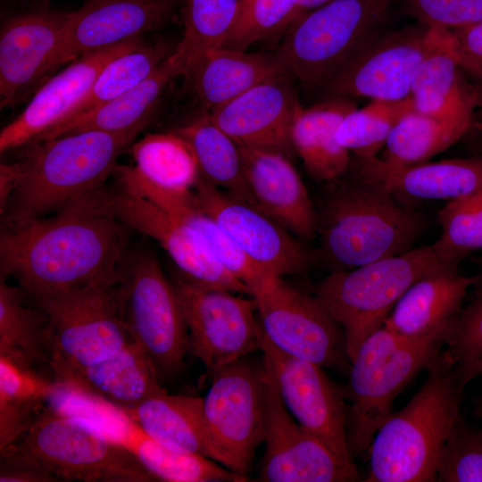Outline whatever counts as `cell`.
Listing matches in <instances>:
<instances>
[{
  "label": "cell",
  "mask_w": 482,
  "mask_h": 482,
  "mask_svg": "<svg viewBox=\"0 0 482 482\" xmlns=\"http://www.w3.org/2000/svg\"><path fill=\"white\" fill-rule=\"evenodd\" d=\"M105 190L53 215L3 222L1 276L32 299L116 282L129 229L108 209Z\"/></svg>",
  "instance_id": "cell-1"
},
{
  "label": "cell",
  "mask_w": 482,
  "mask_h": 482,
  "mask_svg": "<svg viewBox=\"0 0 482 482\" xmlns=\"http://www.w3.org/2000/svg\"><path fill=\"white\" fill-rule=\"evenodd\" d=\"M327 182L317 212L320 253L333 270L356 268L412 248L427 226L413 206L348 170Z\"/></svg>",
  "instance_id": "cell-2"
},
{
  "label": "cell",
  "mask_w": 482,
  "mask_h": 482,
  "mask_svg": "<svg viewBox=\"0 0 482 482\" xmlns=\"http://www.w3.org/2000/svg\"><path fill=\"white\" fill-rule=\"evenodd\" d=\"M143 129L84 130L29 145L16 162L18 180L2 221L47 216L99 194L120 155Z\"/></svg>",
  "instance_id": "cell-3"
},
{
  "label": "cell",
  "mask_w": 482,
  "mask_h": 482,
  "mask_svg": "<svg viewBox=\"0 0 482 482\" xmlns=\"http://www.w3.org/2000/svg\"><path fill=\"white\" fill-rule=\"evenodd\" d=\"M426 370L421 387L376 433L365 482H436L439 459L461 416L467 384L443 350Z\"/></svg>",
  "instance_id": "cell-4"
},
{
  "label": "cell",
  "mask_w": 482,
  "mask_h": 482,
  "mask_svg": "<svg viewBox=\"0 0 482 482\" xmlns=\"http://www.w3.org/2000/svg\"><path fill=\"white\" fill-rule=\"evenodd\" d=\"M2 457L37 466L58 481H155L137 457L91 420L49 408L37 414Z\"/></svg>",
  "instance_id": "cell-5"
},
{
  "label": "cell",
  "mask_w": 482,
  "mask_h": 482,
  "mask_svg": "<svg viewBox=\"0 0 482 482\" xmlns=\"http://www.w3.org/2000/svg\"><path fill=\"white\" fill-rule=\"evenodd\" d=\"M449 330L406 338L382 326L362 342L349 368L347 439L352 456L369 458L395 397L442 352Z\"/></svg>",
  "instance_id": "cell-6"
},
{
  "label": "cell",
  "mask_w": 482,
  "mask_h": 482,
  "mask_svg": "<svg viewBox=\"0 0 482 482\" xmlns=\"http://www.w3.org/2000/svg\"><path fill=\"white\" fill-rule=\"evenodd\" d=\"M395 1L328 0L289 26L277 54L306 92H320L353 54L384 31Z\"/></svg>",
  "instance_id": "cell-7"
},
{
  "label": "cell",
  "mask_w": 482,
  "mask_h": 482,
  "mask_svg": "<svg viewBox=\"0 0 482 482\" xmlns=\"http://www.w3.org/2000/svg\"><path fill=\"white\" fill-rule=\"evenodd\" d=\"M445 263L433 244L348 270H333L315 295L343 331L351 362L419 278Z\"/></svg>",
  "instance_id": "cell-8"
},
{
  "label": "cell",
  "mask_w": 482,
  "mask_h": 482,
  "mask_svg": "<svg viewBox=\"0 0 482 482\" xmlns=\"http://www.w3.org/2000/svg\"><path fill=\"white\" fill-rule=\"evenodd\" d=\"M114 294L128 331L160 378L180 372L189 352L188 329L173 283L157 258L148 251L128 252Z\"/></svg>",
  "instance_id": "cell-9"
},
{
  "label": "cell",
  "mask_w": 482,
  "mask_h": 482,
  "mask_svg": "<svg viewBox=\"0 0 482 482\" xmlns=\"http://www.w3.org/2000/svg\"><path fill=\"white\" fill-rule=\"evenodd\" d=\"M116 282L33 299L48 319L49 369L54 377L98 363L133 341L120 315Z\"/></svg>",
  "instance_id": "cell-10"
},
{
  "label": "cell",
  "mask_w": 482,
  "mask_h": 482,
  "mask_svg": "<svg viewBox=\"0 0 482 482\" xmlns=\"http://www.w3.org/2000/svg\"><path fill=\"white\" fill-rule=\"evenodd\" d=\"M212 378L203 409L208 457L247 477L265 437L264 365L242 358Z\"/></svg>",
  "instance_id": "cell-11"
},
{
  "label": "cell",
  "mask_w": 482,
  "mask_h": 482,
  "mask_svg": "<svg viewBox=\"0 0 482 482\" xmlns=\"http://www.w3.org/2000/svg\"><path fill=\"white\" fill-rule=\"evenodd\" d=\"M251 297L262 334L278 350L322 368L349 371L343 331L315 295L274 276Z\"/></svg>",
  "instance_id": "cell-12"
},
{
  "label": "cell",
  "mask_w": 482,
  "mask_h": 482,
  "mask_svg": "<svg viewBox=\"0 0 482 482\" xmlns=\"http://www.w3.org/2000/svg\"><path fill=\"white\" fill-rule=\"evenodd\" d=\"M171 281L187 326L189 352L210 376L260 350L261 327L253 297L197 287L177 271Z\"/></svg>",
  "instance_id": "cell-13"
},
{
  "label": "cell",
  "mask_w": 482,
  "mask_h": 482,
  "mask_svg": "<svg viewBox=\"0 0 482 482\" xmlns=\"http://www.w3.org/2000/svg\"><path fill=\"white\" fill-rule=\"evenodd\" d=\"M436 34V28L420 22L381 32L322 87L321 100L366 97L397 101L409 97L413 74L432 46Z\"/></svg>",
  "instance_id": "cell-14"
},
{
  "label": "cell",
  "mask_w": 482,
  "mask_h": 482,
  "mask_svg": "<svg viewBox=\"0 0 482 482\" xmlns=\"http://www.w3.org/2000/svg\"><path fill=\"white\" fill-rule=\"evenodd\" d=\"M264 368L265 449L258 480L262 482L358 480V471L353 461L345 460L337 455L292 416L278 392L270 372L265 365Z\"/></svg>",
  "instance_id": "cell-15"
},
{
  "label": "cell",
  "mask_w": 482,
  "mask_h": 482,
  "mask_svg": "<svg viewBox=\"0 0 482 482\" xmlns=\"http://www.w3.org/2000/svg\"><path fill=\"white\" fill-rule=\"evenodd\" d=\"M262 362L292 416L334 453L353 461L347 439V411L343 394L312 362L287 354L260 333Z\"/></svg>",
  "instance_id": "cell-16"
},
{
  "label": "cell",
  "mask_w": 482,
  "mask_h": 482,
  "mask_svg": "<svg viewBox=\"0 0 482 482\" xmlns=\"http://www.w3.org/2000/svg\"><path fill=\"white\" fill-rule=\"evenodd\" d=\"M68 12L44 3L6 17L0 29V107L12 108L54 74Z\"/></svg>",
  "instance_id": "cell-17"
},
{
  "label": "cell",
  "mask_w": 482,
  "mask_h": 482,
  "mask_svg": "<svg viewBox=\"0 0 482 482\" xmlns=\"http://www.w3.org/2000/svg\"><path fill=\"white\" fill-rule=\"evenodd\" d=\"M194 192L198 207L268 274L284 277L306 270L310 255L303 245L258 207L202 177Z\"/></svg>",
  "instance_id": "cell-18"
},
{
  "label": "cell",
  "mask_w": 482,
  "mask_h": 482,
  "mask_svg": "<svg viewBox=\"0 0 482 482\" xmlns=\"http://www.w3.org/2000/svg\"><path fill=\"white\" fill-rule=\"evenodd\" d=\"M104 201L126 227L154 239L188 282L250 295L247 287L214 259L201 235L184 220L118 187L105 191Z\"/></svg>",
  "instance_id": "cell-19"
},
{
  "label": "cell",
  "mask_w": 482,
  "mask_h": 482,
  "mask_svg": "<svg viewBox=\"0 0 482 482\" xmlns=\"http://www.w3.org/2000/svg\"><path fill=\"white\" fill-rule=\"evenodd\" d=\"M144 44L138 37L87 54L51 76L33 94L24 110L0 131V153L29 146L65 121L107 62Z\"/></svg>",
  "instance_id": "cell-20"
},
{
  "label": "cell",
  "mask_w": 482,
  "mask_h": 482,
  "mask_svg": "<svg viewBox=\"0 0 482 482\" xmlns=\"http://www.w3.org/2000/svg\"><path fill=\"white\" fill-rule=\"evenodd\" d=\"M180 0H86L68 12L55 70L87 54L168 24Z\"/></svg>",
  "instance_id": "cell-21"
},
{
  "label": "cell",
  "mask_w": 482,
  "mask_h": 482,
  "mask_svg": "<svg viewBox=\"0 0 482 482\" xmlns=\"http://www.w3.org/2000/svg\"><path fill=\"white\" fill-rule=\"evenodd\" d=\"M290 76L256 85L212 112V119L238 145L288 157L293 124L303 108Z\"/></svg>",
  "instance_id": "cell-22"
},
{
  "label": "cell",
  "mask_w": 482,
  "mask_h": 482,
  "mask_svg": "<svg viewBox=\"0 0 482 482\" xmlns=\"http://www.w3.org/2000/svg\"><path fill=\"white\" fill-rule=\"evenodd\" d=\"M252 203L294 236H317V212L300 175L281 153L239 145Z\"/></svg>",
  "instance_id": "cell-23"
},
{
  "label": "cell",
  "mask_w": 482,
  "mask_h": 482,
  "mask_svg": "<svg viewBox=\"0 0 482 482\" xmlns=\"http://www.w3.org/2000/svg\"><path fill=\"white\" fill-rule=\"evenodd\" d=\"M349 170L380 183L398 200L413 207L421 201L448 202L482 191V158L395 166L378 156H353Z\"/></svg>",
  "instance_id": "cell-24"
},
{
  "label": "cell",
  "mask_w": 482,
  "mask_h": 482,
  "mask_svg": "<svg viewBox=\"0 0 482 482\" xmlns=\"http://www.w3.org/2000/svg\"><path fill=\"white\" fill-rule=\"evenodd\" d=\"M459 264L441 266L415 281L402 295L384 325L406 338H421L450 329L470 287L482 275L464 276Z\"/></svg>",
  "instance_id": "cell-25"
},
{
  "label": "cell",
  "mask_w": 482,
  "mask_h": 482,
  "mask_svg": "<svg viewBox=\"0 0 482 482\" xmlns=\"http://www.w3.org/2000/svg\"><path fill=\"white\" fill-rule=\"evenodd\" d=\"M54 378L65 388L100 399L123 411L165 391L153 362L134 340L98 363L63 370Z\"/></svg>",
  "instance_id": "cell-26"
},
{
  "label": "cell",
  "mask_w": 482,
  "mask_h": 482,
  "mask_svg": "<svg viewBox=\"0 0 482 482\" xmlns=\"http://www.w3.org/2000/svg\"><path fill=\"white\" fill-rule=\"evenodd\" d=\"M289 74L276 54L219 47L186 72L203 112L211 113L256 85Z\"/></svg>",
  "instance_id": "cell-27"
},
{
  "label": "cell",
  "mask_w": 482,
  "mask_h": 482,
  "mask_svg": "<svg viewBox=\"0 0 482 482\" xmlns=\"http://www.w3.org/2000/svg\"><path fill=\"white\" fill-rule=\"evenodd\" d=\"M185 66L175 51L144 81L124 94L77 114L42 136L36 143L84 130L123 132L145 129L170 82L184 75Z\"/></svg>",
  "instance_id": "cell-28"
},
{
  "label": "cell",
  "mask_w": 482,
  "mask_h": 482,
  "mask_svg": "<svg viewBox=\"0 0 482 482\" xmlns=\"http://www.w3.org/2000/svg\"><path fill=\"white\" fill-rule=\"evenodd\" d=\"M436 29L434 43L411 79L409 96L414 110L443 119L473 116L475 87L461 79L450 30Z\"/></svg>",
  "instance_id": "cell-29"
},
{
  "label": "cell",
  "mask_w": 482,
  "mask_h": 482,
  "mask_svg": "<svg viewBox=\"0 0 482 482\" xmlns=\"http://www.w3.org/2000/svg\"><path fill=\"white\" fill-rule=\"evenodd\" d=\"M356 108L353 99L333 97L303 107L296 115L293 147L313 179L327 183L347 172L352 156L337 141L336 131L345 116Z\"/></svg>",
  "instance_id": "cell-30"
},
{
  "label": "cell",
  "mask_w": 482,
  "mask_h": 482,
  "mask_svg": "<svg viewBox=\"0 0 482 482\" xmlns=\"http://www.w3.org/2000/svg\"><path fill=\"white\" fill-rule=\"evenodd\" d=\"M203 409L204 398L169 395L164 391L124 412L147 436L160 445L209 458Z\"/></svg>",
  "instance_id": "cell-31"
},
{
  "label": "cell",
  "mask_w": 482,
  "mask_h": 482,
  "mask_svg": "<svg viewBox=\"0 0 482 482\" xmlns=\"http://www.w3.org/2000/svg\"><path fill=\"white\" fill-rule=\"evenodd\" d=\"M37 363L16 353H0V449L12 443L37 417L44 401L62 386Z\"/></svg>",
  "instance_id": "cell-32"
},
{
  "label": "cell",
  "mask_w": 482,
  "mask_h": 482,
  "mask_svg": "<svg viewBox=\"0 0 482 482\" xmlns=\"http://www.w3.org/2000/svg\"><path fill=\"white\" fill-rule=\"evenodd\" d=\"M172 131L190 147L200 177L253 204L245 181L239 145L214 122L209 112L202 111Z\"/></svg>",
  "instance_id": "cell-33"
},
{
  "label": "cell",
  "mask_w": 482,
  "mask_h": 482,
  "mask_svg": "<svg viewBox=\"0 0 482 482\" xmlns=\"http://www.w3.org/2000/svg\"><path fill=\"white\" fill-rule=\"evenodd\" d=\"M472 122L473 116L443 119L412 110L394 126L380 158L395 166L427 162L455 144Z\"/></svg>",
  "instance_id": "cell-34"
},
{
  "label": "cell",
  "mask_w": 482,
  "mask_h": 482,
  "mask_svg": "<svg viewBox=\"0 0 482 482\" xmlns=\"http://www.w3.org/2000/svg\"><path fill=\"white\" fill-rule=\"evenodd\" d=\"M130 150L136 168L154 186L174 193L194 190L198 167L190 147L175 132L146 135Z\"/></svg>",
  "instance_id": "cell-35"
},
{
  "label": "cell",
  "mask_w": 482,
  "mask_h": 482,
  "mask_svg": "<svg viewBox=\"0 0 482 482\" xmlns=\"http://www.w3.org/2000/svg\"><path fill=\"white\" fill-rule=\"evenodd\" d=\"M123 445L157 480L167 482H245L237 474L203 455L167 448L147 436L137 425Z\"/></svg>",
  "instance_id": "cell-36"
},
{
  "label": "cell",
  "mask_w": 482,
  "mask_h": 482,
  "mask_svg": "<svg viewBox=\"0 0 482 482\" xmlns=\"http://www.w3.org/2000/svg\"><path fill=\"white\" fill-rule=\"evenodd\" d=\"M26 292L0 282V353L25 356L49 368L48 319L45 312L25 303Z\"/></svg>",
  "instance_id": "cell-37"
},
{
  "label": "cell",
  "mask_w": 482,
  "mask_h": 482,
  "mask_svg": "<svg viewBox=\"0 0 482 482\" xmlns=\"http://www.w3.org/2000/svg\"><path fill=\"white\" fill-rule=\"evenodd\" d=\"M242 0H180L184 32L175 51L185 73L199 58L222 47L238 16Z\"/></svg>",
  "instance_id": "cell-38"
},
{
  "label": "cell",
  "mask_w": 482,
  "mask_h": 482,
  "mask_svg": "<svg viewBox=\"0 0 482 482\" xmlns=\"http://www.w3.org/2000/svg\"><path fill=\"white\" fill-rule=\"evenodd\" d=\"M174 49L175 46L170 43L158 40L153 44L145 43L140 47L114 57L101 70L70 118L104 104L135 87L147 79Z\"/></svg>",
  "instance_id": "cell-39"
},
{
  "label": "cell",
  "mask_w": 482,
  "mask_h": 482,
  "mask_svg": "<svg viewBox=\"0 0 482 482\" xmlns=\"http://www.w3.org/2000/svg\"><path fill=\"white\" fill-rule=\"evenodd\" d=\"M412 110L410 96L397 101L372 100L345 116L337 129L336 139L355 157H377L396 122Z\"/></svg>",
  "instance_id": "cell-40"
},
{
  "label": "cell",
  "mask_w": 482,
  "mask_h": 482,
  "mask_svg": "<svg viewBox=\"0 0 482 482\" xmlns=\"http://www.w3.org/2000/svg\"><path fill=\"white\" fill-rule=\"evenodd\" d=\"M440 237L433 244L447 264L482 248V191L451 200L438 212Z\"/></svg>",
  "instance_id": "cell-41"
},
{
  "label": "cell",
  "mask_w": 482,
  "mask_h": 482,
  "mask_svg": "<svg viewBox=\"0 0 482 482\" xmlns=\"http://www.w3.org/2000/svg\"><path fill=\"white\" fill-rule=\"evenodd\" d=\"M178 219L189 224L201 235L214 259L247 287L250 296L268 278L274 277L256 265L220 226L198 207L197 203Z\"/></svg>",
  "instance_id": "cell-42"
},
{
  "label": "cell",
  "mask_w": 482,
  "mask_h": 482,
  "mask_svg": "<svg viewBox=\"0 0 482 482\" xmlns=\"http://www.w3.org/2000/svg\"><path fill=\"white\" fill-rule=\"evenodd\" d=\"M300 0H242L237 21L224 47L245 51L278 35L295 20Z\"/></svg>",
  "instance_id": "cell-43"
},
{
  "label": "cell",
  "mask_w": 482,
  "mask_h": 482,
  "mask_svg": "<svg viewBox=\"0 0 482 482\" xmlns=\"http://www.w3.org/2000/svg\"><path fill=\"white\" fill-rule=\"evenodd\" d=\"M436 482H482V430L460 416L443 448Z\"/></svg>",
  "instance_id": "cell-44"
},
{
  "label": "cell",
  "mask_w": 482,
  "mask_h": 482,
  "mask_svg": "<svg viewBox=\"0 0 482 482\" xmlns=\"http://www.w3.org/2000/svg\"><path fill=\"white\" fill-rule=\"evenodd\" d=\"M470 303L461 311L450 328L443 353L454 366L482 358V280Z\"/></svg>",
  "instance_id": "cell-45"
},
{
  "label": "cell",
  "mask_w": 482,
  "mask_h": 482,
  "mask_svg": "<svg viewBox=\"0 0 482 482\" xmlns=\"http://www.w3.org/2000/svg\"><path fill=\"white\" fill-rule=\"evenodd\" d=\"M405 12L428 27L452 29L482 21V0H401Z\"/></svg>",
  "instance_id": "cell-46"
},
{
  "label": "cell",
  "mask_w": 482,
  "mask_h": 482,
  "mask_svg": "<svg viewBox=\"0 0 482 482\" xmlns=\"http://www.w3.org/2000/svg\"><path fill=\"white\" fill-rule=\"evenodd\" d=\"M449 30L461 70L482 83V21Z\"/></svg>",
  "instance_id": "cell-47"
},
{
  "label": "cell",
  "mask_w": 482,
  "mask_h": 482,
  "mask_svg": "<svg viewBox=\"0 0 482 482\" xmlns=\"http://www.w3.org/2000/svg\"><path fill=\"white\" fill-rule=\"evenodd\" d=\"M58 481L46 470L12 458L1 456L0 482Z\"/></svg>",
  "instance_id": "cell-48"
},
{
  "label": "cell",
  "mask_w": 482,
  "mask_h": 482,
  "mask_svg": "<svg viewBox=\"0 0 482 482\" xmlns=\"http://www.w3.org/2000/svg\"><path fill=\"white\" fill-rule=\"evenodd\" d=\"M18 180L17 163H1L0 166V212H4Z\"/></svg>",
  "instance_id": "cell-49"
},
{
  "label": "cell",
  "mask_w": 482,
  "mask_h": 482,
  "mask_svg": "<svg viewBox=\"0 0 482 482\" xmlns=\"http://www.w3.org/2000/svg\"><path fill=\"white\" fill-rule=\"evenodd\" d=\"M461 378L467 384L471 379L482 376V358L472 362L456 366Z\"/></svg>",
  "instance_id": "cell-50"
},
{
  "label": "cell",
  "mask_w": 482,
  "mask_h": 482,
  "mask_svg": "<svg viewBox=\"0 0 482 482\" xmlns=\"http://www.w3.org/2000/svg\"><path fill=\"white\" fill-rule=\"evenodd\" d=\"M328 0H300L298 7L296 10L295 17L294 21L299 18L301 15L310 12L311 10L325 4ZM293 21V22H294ZM292 22V23H293Z\"/></svg>",
  "instance_id": "cell-51"
},
{
  "label": "cell",
  "mask_w": 482,
  "mask_h": 482,
  "mask_svg": "<svg viewBox=\"0 0 482 482\" xmlns=\"http://www.w3.org/2000/svg\"><path fill=\"white\" fill-rule=\"evenodd\" d=\"M476 91L477 101L482 100V83H478L474 86Z\"/></svg>",
  "instance_id": "cell-52"
},
{
  "label": "cell",
  "mask_w": 482,
  "mask_h": 482,
  "mask_svg": "<svg viewBox=\"0 0 482 482\" xmlns=\"http://www.w3.org/2000/svg\"><path fill=\"white\" fill-rule=\"evenodd\" d=\"M477 107H478L481 110L482 112V100L477 101ZM475 127L482 131V117L479 122L475 124Z\"/></svg>",
  "instance_id": "cell-53"
},
{
  "label": "cell",
  "mask_w": 482,
  "mask_h": 482,
  "mask_svg": "<svg viewBox=\"0 0 482 482\" xmlns=\"http://www.w3.org/2000/svg\"><path fill=\"white\" fill-rule=\"evenodd\" d=\"M478 264H479L480 267H481L480 274L482 275V257H480V258L478 260Z\"/></svg>",
  "instance_id": "cell-54"
}]
</instances>
